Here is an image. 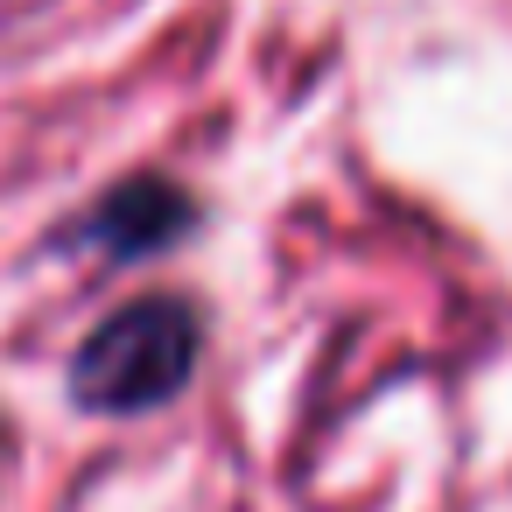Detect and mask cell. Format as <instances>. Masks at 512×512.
Here are the masks:
<instances>
[{
    "instance_id": "1",
    "label": "cell",
    "mask_w": 512,
    "mask_h": 512,
    "mask_svg": "<svg viewBox=\"0 0 512 512\" xmlns=\"http://www.w3.org/2000/svg\"><path fill=\"white\" fill-rule=\"evenodd\" d=\"M197 351H204L197 309L183 295H141L78 344L71 400L92 414H148L183 393V379L197 372Z\"/></svg>"
},
{
    "instance_id": "2",
    "label": "cell",
    "mask_w": 512,
    "mask_h": 512,
    "mask_svg": "<svg viewBox=\"0 0 512 512\" xmlns=\"http://www.w3.org/2000/svg\"><path fill=\"white\" fill-rule=\"evenodd\" d=\"M190 225H197V204H190L183 183H169V176H127L120 190H106V197L92 204V225H85V232H92L113 260H141V253L176 246Z\"/></svg>"
}]
</instances>
